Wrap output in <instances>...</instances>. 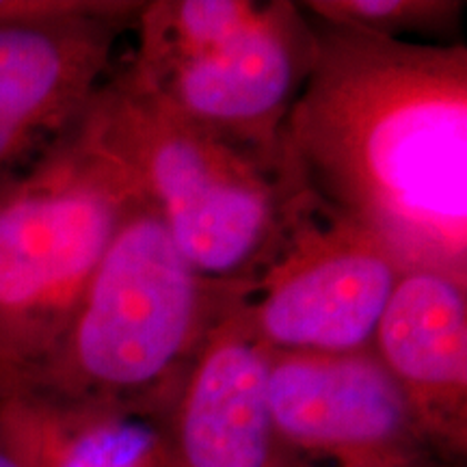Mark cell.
<instances>
[{
    "label": "cell",
    "mask_w": 467,
    "mask_h": 467,
    "mask_svg": "<svg viewBox=\"0 0 467 467\" xmlns=\"http://www.w3.org/2000/svg\"><path fill=\"white\" fill-rule=\"evenodd\" d=\"M266 400L285 467H443L370 347L266 348Z\"/></svg>",
    "instance_id": "cell-7"
},
{
    "label": "cell",
    "mask_w": 467,
    "mask_h": 467,
    "mask_svg": "<svg viewBox=\"0 0 467 467\" xmlns=\"http://www.w3.org/2000/svg\"><path fill=\"white\" fill-rule=\"evenodd\" d=\"M137 195L89 104L0 180V394L55 353Z\"/></svg>",
    "instance_id": "cell-3"
},
{
    "label": "cell",
    "mask_w": 467,
    "mask_h": 467,
    "mask_svg": "<svg viewBox=\"0 0 467 467\" xmlns=\"http://www.w3.org/2000/svg\"><path fill=\"white\" fill-rule=\"evenodd\" d=\"M402 268L381 238L301 189L271 254L230 285L232 309L265 348H368Z\"/></svg>",
    "instance_id": "cell-6"
},
{
    "label": "cell",
    "mask_w": 467,
    "mask_h": 467,
    "mask_svg": "<svg viewBox=\"0 0 467 467\" xmlns=\"http://www.w3.org/2000/svg\"><path fill=\"white\" fill-rule=\"evenodd\" d=\"M0 467H50L46 418L22 396L0 394Z\"/></svg>",
    "instance_id": "cell-12"
},
{
    "label": "cell",
    "mask_w": 467,
    "mask_h": 467,
    "mask_svg": "<svg viewBox=\"0 0 467 467\" xmlns=\"http://www.w3.org/2000/svg\"><path fill=\"white\" fill-rule=\"evenodd\" d=\"M137 3L139 0H0V22L113 16L132 9Z\"/></svg>",
    "instance_id": "cell-13"
},
{
    "label": "cell",
    "mask_w": 467,
    "mask_h": 467,
    "mask_svg": "<svg viewBox=\"0 0 467 467\" xmlns=\"http://www.w3.org/2000/svg\"><path fill=\"white\" fill-rule=\"evenodd\" d=\"M227 303L139 192L55 353L7 394L61 418L156 422Z\"/></svg>",
    "instance_id": "cell-2"
},
{
    "label": "cell",
    "mask_w": 467,
    "mask_h": 467,
    "mask_svg": "<svg viewBox=\"0 0 467 467\" xmlns=\"http://www.w3.org/2000/svg\"><path fill=\"white\" fill-rule=\"evenodd\" d=\"M299 5L318 22L389 39L451 35L465 11L463 0H307Z\"/></svg>",
    "instance_id": "cell-11"
},
{
    "label": "cell",
    "mask_w": 467,
    "mask_h": 467,
    "mask_svg": "<svg viewBox=\"0 0 467 467\" xmlns=\"http://www.w3.org/2000/svg\"><path fill=\"white\" fill-rule=\"evenodd\" d=\"M154 431L165 467H285L266 400V348L232 306Z\"/></svg>",
    "instance_id": "cell-9"
},
{
    "label": "cell",
    "mask_w": 467,
    "mask_h": 467,
    "mask_svg": "<svg viewBox=\"0 0 467 467\" xmlns=\"http://www.w3.org/2000/svg\"><path fill=\"white\" fill-rule=\"evenodd\" d=\"M314 28L317 58L282 134L285 165L405 268L467 277V48Z\"/></svg>",
    "instance_id": "cell-1"
},
{
    "label": "cell",
    "mask_w": 467,
    "mask_h": 467,
    "mask_svg": "<svg viewBox=\"0 0 467 467\" xmlns=\"http://www.w3.org/2000/svg\"><path fill=\"white\" fill-rule=\"evenodd\" d=\"M124 67L151 96L223 141L284 165L282 134L317 28L290 0H150Z\"/></svg>",
    "instance_id": "cell-5"
},
{
    "label": "cell",
    "mask_w": 467,
    "mask_h": 467,
    "mask_svg": "<svg viewBox=\"0 0 467 467\" xmlns=\"http://www.w3.org/2000/svg\"><path fill=\"white\" fill-rule=\"evenodd\" d=\"M113 150L202 277L241 285L275 247L303 186L275 165L203 130L110 72L89 102Z\"/></svg>",
    "instance_id": "cell-4"
},
{
    "label": "cell",
    "mask_w": 467,
    "mask_h": 467,
    "mask_svg": "<svg viewBox=\"0 0 467 467\" xmlns=\"http://www.w3.org/2000/svg\"><path fill=\"white\" fill-rule=\"evenodd\" d=\"M370 348L396 379L440 454L467 452V277L402 268Z\"/></svg>",
    "instance_id": "cell-10"
},
{
    "label": "cell",
    "mask_w": 467,
    "mask_h": 467,
    "mask_svg": "<svg viewBox=\"0 0 467 467\" xmlns=\"http://www.w3.org/2000/svg\"><path fill=\"white\" fill-rule=\"evenodd\" d=\"M143 5L113 16L0 22V180L78 119Z\"/></svg>",
    "instance_id": "cell-8"
}]
</instances>
